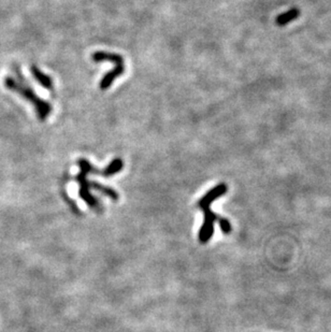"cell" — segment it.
Listing matches in <instances>:
<instances>
[{
  "label": "cell",
  "mask_w": 331,
  "mask_h": 332,
  "mask_svg": "<svg viewBox=\"0 0 331 332\" xmlns=\"http://www.w3.org/2000/svg\"><path fill=\"white\" fill-rule=\"evenodd\" d=\"M227 193L226 184H220V185L212 188L209 193L205 194L201 200L199 201V208H201L204 212V223L199 232V241L201 243H208L210 239L214 233V221L220 219L216 214L211 211L210 206L213 201L220 198L221 196Z\"/></svg>",
  "instance_id": "1"
},
{
  "label": "cell",
  "mask_w": 331,
  "mask_h": 332,
  "mask_svg": "<svg viewBox=\"0 0 331 332\" xmlns=\"http://www.w3.org/2000/svg\"><path fill=\"white\" fill-rule=\"evenodd\" d=\"M5 87L10 90H13L18 95H21L25 99L28 100L33 106L36 108L37 113L40 121H46L47 116L49 115L52 111V106L47 101L41 99L40 97L36 95L35 91L31 89L28 85L25 84L24 82L16 81L15 79L8 77L4 80Z\"/></svg>",
  "instance_id": "2"
},
{
  "label": "cell",
  "mask_w": 331,
  "mask_h": 332,
  "mask_svg": "<svg viewBox=\"0 0 331 332\" xmlns=\"http://www.w3.org/2000/svg\"><path fill=\"white\" fill-rule=\"evenodd\" d=\"M79 167L81 168V172L77 175V182L80 185V190H79V195L81 198H82L87 205H89L93 208H100V204H99L98 200L90 193V181L87 179V175L90 173L94 174V171H95V168L90 164V162H87L86 159H80L78 162Z\"/></svg>",
  "instance_id": "3"
},
{
  "label": "cell",
  "mask_w": 331,
  "mask_h": 332,
  "mask_svg": "<svg viewBox=\"0 0 331 332\" xmlns=\"http://www.w3.org/2000/svg\"><path fill=\"white\" fill-rule=\"evenodd\" d=\"M31 73H33V77L35 78V80L37 82H38L42 87H45L47 89H52L53 88V81L52 79L49 78L48 76L45 75L38 67L37 66H31L30 68Z\"/></svg>",
  "instance_id": "4"
},
{
  "label": "cell",
  "mask_w": 331,
  "mask_h": 332,
  "mask_svg": "<svg viewBox=\"0 0 331 332\" xmlns=\"http://www.w3.org/2000/svg\"><path fill=\"white\" fill-rule=\"evenodd\" d=\"M123 167H124V163L122 159L116 158L114 159V161H112L111 164L104 170L99 171L98 174H100L105 177H109V176H112V175L118 173V172L123 169Z\"/></svg>",
  "instance_id": "5"
},
{
  "label": "cell",
  "mask_w": 331,
  "mask_h": 332,
  "mask_svg": "<svg viewBox=\"0 0 331 332\" xmlns=\"http://www.w3.org/2000/svg\"><path fill=\"white\" fill-rule=\"evenodd\" d=\"M298 16H299V10L296 9V8H293V9H290L287 12H285V13L280 14L279 17L277 18V23L279 24L280 26H284V25H286V24L290 23L291 21L296 20Z\"/></svg>",
  "instance_id": "6"
},
{
  "label": "cell",
  "mask_w": 331,
  "mask_h": 332,
  "mask_svg": "<svg viewBox=\"0 0 331 332\" xmlns=\"http://www.w3.org/2000/svg\"><path fill=\"white\" fill-rule=\"evenodd\" d=\"M90 186H91L92 189H96V190H98V192H100V193L104 194L105 196H108L109 198H111L112 200H117L118 199V195L113 188L103 186V185H101V184H99L97 182H90Z\"/></svg>",
  "instance_id": "7"
},
{
  "label": "cell",
  "mask_w": 331,
  "mask_h": 332,
  "mask_svg": "<svg viewBox=\"0 0 331 332\" xmlns=\"http://www.w3.org/2000/svg\"><path fill=\"white\" fill-rule=\"evenodd\" d=\"M218 221H220V226H221V229L224 233H226V235H228V233H230L231 231V225L229 221L226 219V218H221L218 219Z\"/></svg>",
  "instance_id": "8"
}]
</instances>
